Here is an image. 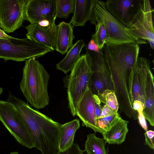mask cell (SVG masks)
<instances>
[{
  "label": "cell",
  "instance_id": "4fadbf2b",
  "mask_svg": "<svg viewBox=\"0 0 154 154\" xmlns=\"http://www.w3.org/2000/svg\"><path fill=\"white\" fill-rule=\"evenodd\" d=\"M143 88L145 107L143 113L145 118L152 126H154V76L150 67V61L143 57Z\"/></svg>",
  "mask_w": 154,
  "mask_h": 154
},
{
  "label": "cell",
  "instance_id": "7c38bea8",
  "mask_svg": "<svg viewBox=\"0 0 154 154\" xmlns=\"http://www.w3.org/2000/svg\"><path fill=\"white\" fill-rule=\"evenodd\" d=\"M94 94L88 87L80 100L76 115L82 122V125L101 134L105 131L100 128L96 122Z\"/></svg>",
  "mask_w": 154,
  "mask_h": 154
},
{
  "label": "cell",
  "instance_id": "1f68e13d",
  "mask_svg": "<svg viewBox=\"0 0 154 154\" xmlns=\"http://www.w3.org/2000/svg\"><path fill=\"white\" fill-rule=\"evenodd\" d=\"M38 23L40 26L43 27L47 26L51 24L48 21L46 20H42L39 22Z\"/></svg>",
  "mask_w": 154,
  "mask_h": 154
},
{
  "label": "cell",
  "instance_id": "5bb4252c",
  "mask_svg": "<svg viewBox=\"0 0 154 154\" xmlns=\"http://www.w3.org/2000/svg\"><path fill=\"white\" fill-rule=\"evenodd\" d=\"M25 28L27 38L54 50L57 32L55 23L46 27L41 26L37 23H31Z\"/></svg>",
  "mask_w": 154,
  "mask_h": 154
},
{
  "label": "cell",
  "instance_id": "7a4b0ae2",
  "mask_svg": "<svg viewBox=\"0 0 154 154\" xmlns=\"http://www.w3.org/2000/svg\"><path fill=\"white\" fill-rule=\"evenodd\" d=\"M49 78L48 72L35 58L26 61L20 88L31 106L36 109L43 108L49 104Z\"/></svg>",
  "mask_w": 154,
  "mask_h": 154
},
{
  "label": "cell",
  "instance_id": "83f0119b",
  "mask_svg": "<svg viewBox=\"0 0 154 154\" xmlns=\"http://www.w3.org/2000/svg\"><path fill=\"white\" fill-rule=\"evenodd\" d=\"M94 99L95 108V115L96 119L100 117L102 112L101 102L97 95L94 94Z\"/></svg>",
  "mask_w": 154,
  "mask_h": 154
},
{
  "label": "cell",
  "instance_id": "d6a6232c",
  "mask_svg": "<svg viewBox=\"0 0 154 154\" xmlns=\"http://www.w3.org/2000/svg\"><path fill=\"white\" fill-rule=\"evenodd\" d=\"M3 91V89L2 88L0 87V96Z\"/></svg>",
  "mask_w": 154,
  "mask_h": 154
},
{
  "label": "cell",
  "instance_id": "f546056e",
  "mask_svg": "<svg viewBox=\"0 0 154 154\" xmlns=\"http://www.w3.org/2000/svg\"><path fill=\"white\" fill-rule=\"evenodd\" d=\"M86 49L96 53H100L101 51L99 49L97 45L95 43L94 40L91 39L88 44L87 45H85Z\"/></svg>",
  "mask_w": 154,
  "mask_h": 154
},
{
  "label": "cell",
  "instance_id": "e0dca14e",
  "mask_svg": "<svg viewBox=\"0 0 154 154\" xmlns=\"http://www.w3.org/2000/svg\"><path fill=\"white\" fill-rule=\"evenodd\" d=\"M143 57L137 59L135 65L132 79L131 103H141L145 107V97L143 88Z\"/></svg>",
  "mask_w": 154,
  "mask_h": 154
},
{
  "label": "cell",
  "instance_id": "603a6c76",
  "mask_svg": "<svg viewBox=\"0 0 154 154\" xmlns=\"http://www.w3.org/2000/svg\"><path fill=\"white\" fill-rule=\"evenodd\" d=\"M56 17L66 19L74 13L76 0H55Z\"/></svg>",
  "mask_w": 154,
  "mask_h": 154
},
{
  "label": "cell",
  "instance_id": "8992f818",
  "mask_svg": "<svg viewBox=\"0 0 154 154\" xmlns=\"http://www.w3.org/2000/svg\"><path fill=\"white\" fill-rule=\"evenodd\" d=\"M99 19L105 24L106 33V43L113 44L137 43L125 30V26L119 21L108 11L105 2L97 0L94 6L91 20Z\"/></svg>",
  "mask_w": 154,
  "mask_h": 154
},
{
  "label": "cell",
  "instance_id": "d6986e66",
  "mask_svg": "<svg viewBox=\"0 0 154 154\" xmlns=\"http://www.w3.org/2000/svg\"><path fill=\"white\" fill-rule=\"evenodd\" d=\"M85 45L83 40L77 41L67 52L63 59L56 64L57 69L61 70L65 74L71 71L79 59L81 51Z\"/></svg>",
  "mask_w": 154,
  "mask_h": 154
},
{
  "label": "cell",
  "instance_id": "6da1fadb",
  "mask_svg": "<svg viewBox=\"0 0 154 154\" xmlns=\"http://www.w3.org/2000/svg\"><path fill=\"white\" fill-rule=\"evenodd\" d=\"M7 101L13 105L22 118L31 134L35 147L42 154H57L61 124L38 110L12 93Z\"/></svg>",
  "mask_w": 154,
  "mask_h": 154
},
{
  "label": "cell",
  "instance_id": "4316f807",
  "mask_svg": "<svg viewBox=\"0 0 154 154\" xmlns=\"http://www.w3.org/2000/svg\"><path fill=\"white\" fill-rule=\"evenodd\" d=\"M145 137V144L147 145L149 147L153 149H154V132L151 130L146 131L144 133Z\"/></svg>",
  "mask_w": 154,
  "mask_h": 154
},
{
  "label": "cell",
  "instance_id": "9a60e30c",
  "mask_svg": "<svg viewBox=\"0 0 154 154\" xmlns=\"http://www.w3.org/2000/svg\"><path fill=\"white\" fill-rule=\"evenodd\" d=\"M75 37L72 24L64 21L60 22L57 25L55 49L62 54H65L73 45Z\"/></svg>",
  "mask_w": 154,
  "mask_h": 154
},
{
  "label": "cell",
  "instance_id": "ba28073f",
  "mask_svg": "<svg viewBox=\"0 0 154 154\" xmlns=\"http://www.w3.org/2000/svg\"><path fill=\"white\" fill-rule=\"evenodd\" d=\"M28 0H0V26L8 33L19 28L25 20Z\"/></svg>",
  "mask_w": 154,
  "mask_h": 154
},
{
  "label": "cell",
  "instance_id": "d4e9b609",
  "mask_svg": "<svg viewBox=\"0 0 154 154\" xmlns=\"http://www.w3.org/2000/svg\"><path fill=\"white\" fill-rule=\"evenodd\" d=\"M120 116L118 112L103 116H100L96 119V122L100 128L105 131Z\"/></svg>",
  "mask_w": 154,
  "mask_h": 154
},
{
  "label": "cell",
  "instance_id": "2e32d148",
  "mask_svg": "<svg viewBox=\"0 0 154 154\" xmlns=\"http://www.w3.org/2000/svg\"><path fill=\"white\" fill-rule=\"evenodd\" d=\"M128 122L120 116L102 134L105 142L118 145L124 142L128 131Z\"/></svg>",
  "mask_w": 154,
  "mask_h": 154
},
{
  "label": "cell",
  "instance_id": "836d02e7",
  "mask_svg": "<svg viewBox=\"0 0 154 154\" xmlns=\"http://www.w3.org/2000/svg\"><path fill=\"white\" fill-rule=\"evenodd\" d=\"M10 154H19L17 152H11Z\"/></svg>",
  "mask_w": 154,
  "mask_h": 154
},
{
  "label": "cell",
  "instance_id": "30bf717a",
  "mask_svg": "<svg viewBox=\"0 0 154 154\" xmlns=\"http://www.w3.org/2000/svg\"><path fill=\"white\" fill-rule=\"evenodd\" d=\"M105 2L109 12L126 27L142 10L144 0H108Z\"/></svg>",
  "mask_w": 154,
  "mask_h": 154
},
{
  "label": "cell",
  "instance_id": "52a82bcc",
  "mask_svg": "<svg viewBox=\"0 0 154 154\" xmlns=\"http://www.w3.org/2000/svg\"><path fill=\"white\" fill-rule=\"evenodd\" d=\"M153 11L150 1L144 0L140 12L131 24L125 27L128 33L138 44H146L145 40L154 42Z\"/></svg>",
  "mask_w": 154,
  "mask_h": 154
},
{
  "label": "cell",
  "instance_id": "cb8c5ba5",
  "mask_svg": "<svg viewBox=\"0 0 154 154\" xmlns=\"http://www.w3.org/2000/svg\"><path fill=\"white\" fill-rule=\"evenodd\" d=\"M97 95L101 102L108 106L114 111L118 112L119 104L116 96L113 90H105Z\"/></svg>",
  "mask_w": 154,
  "mask_h": 154
},
{
  "label": "cell",
  "instance_id": "5b68a950",
  "mask_svg": "<svg viewBox=\"0 0 154 154\" xmlns=\"http://www.w3.org/2000/svg\"><path fill=\"white\" fill-rule=\"evenodd\" d=\"M0 121L16 140L31 149L35 147L31 134L26 123L10 103L0 100Z\"/></svg>",
  "mask_w": 154,
  "mask_h": 154
},
{
  "label": "cell",
  "instance_id": "9c48e42d",
  "mask_svg": "<svg viewBox=\"0 0 154 154\" xmlns=\"http://www.w3.org/2000/svg\"><path fill=\"white\" fill-rule=\"evenodd\" d=\"M88 51L91 58L93 71L88 87L96 95L106 89L113 90L108 66L101 51L98 53Z\"/></svg>",
  "mask_w": 154,
  "mask_h": 154
},
{
  "label": "cell",
  "instance_id": "3957f363",
  "mask_svg": "<svg viewBox=\"0 0 154 154\" xmlns=\"http://www.w3.org/2000/svg\"><path fill=\"white\" fill-rule=\"evenodd\" d=\"M71 71L63 79L67 88L68 107L73 116L76 115L79 103L88 86L93 71L91 56L87 49Z\"/></svg>",
  "mask_w": 154,
  "mask_h": 154
},
{
  "label": "cell",
  "instance_id": "277c9868",
  "mask_svg": "<svg viewBox=\"0 0 154 154\" xmlns=\"http://www.w3.org/2000/svg\"><path fill=\"white\" fill-rule=\"evenodd\" d=\"M53 51L50 48L27 38L19 39L11 37L9 39L0 38V58L5 60L26 61Z\"/></svg>",
  "mask_w": 154,
  "mask_h": 154
},
{
  "label": "cell",
  "instance_id": "44dd1931",
  "mask_svg": "<svg viewBox=\"0 0 154 154\" xmlns=\"http://www.w3.org/2000/svg\"><path fill=\"white\" fill-rule=\"evenodd\" d=\"M106 143L103 138L97 137L95 133H90L87 135L85 151L87 154H108Z\"/></svg>",
  "mask_w": 154,
  "mask_h": 154
},
{
  "label": "cell",
  "instance_id": "f1b7e54d",
  "mask_svg": "<svg viewBox=\"0 0 154 154\" xmlns=\"http://www.w3.org/2000/svg\"><path fill=\"white\" fill-rule=\"evenodd\" d=\"M138 119L140 125L146 131H148L147 125L142 111H137Z\"/></svg>",
  "mask_w": 154,
  "mask_h": 154
},
{
  "label": "cell",
  "instance_id": "484cf974",
  "mask_svg": "<svg viewBox=\"0 0 154 154\" xmlns=\"http://www.w3.org/2000/svg\"><path fill=\"white\" fill-rule=\"evenodd\" d=\"M84 151L80 149L78 144L73 143L69 147L64 150L59 151L57 154H84Z\"/></svg>",
  "mask_w": 154,
  "mask_h": 154
},
{
  "label": "cell",
  "instance_id": "ffe728a7",
  "mask_svg": "<svg viewBox=\"0 0 154 154\" xmlns=\"http://www.w3.org/2000/svg\"><path fill=\"white\" fill-rule=\"evenodd\" d=\"M80 127L79 120L77 119L61 125L59 132V151L64 150L73 144L75 134Z\"/></svg>",
  "mask_w": 154,
  "mask_h": 154
},
{
  "label": "cell",
  "instance_id": "8fae6325",
  "mask_svg": "<svg viewBox=\"0 0 154 154\" xmlns=\"http://www.w3.org/2000/svg\"><path fill=\"white\" fill-rule=\"evenodd\" d=\"M25 20L31 23L46 20L55 23V0H28L25 8Z\"/></svg>",
  "mask_w": 154,
  "mask_h": 154
},
{
  "label": "cell",
  "instance_id": "7402d4cb",
  "mask_svg": "<svg viewBox=\"0 0 154 154\" xmlns=\"http://www.w3.org/2000/svg\"><path fill=\"white\" fill-rule=\"evenodd\" d=\"M90 21L92 24L95 26V32L92 35L91 39L94 40L100 50L101 51L106 43L107 38L104 23L99 19H92Z\"/></svg>",
  "mask_w": 154,
  "mask_h": 154
},
{
  "label": "cell",
  "instance_id": "4dcf8cb0",
  "mask_svg": "<svg viewBox=\"0 0 154 154\" xmlns=\"http://www.w3.org/2000/svg\"><path fill=\"white\" fill-rule=\"evenodd\" d=\"M11 37V36L8 35L1 28L0 26V38L9 39Z\"/></svg>",
  "mask_w": 154,
  "mask_h": 154
},
{
  "label": "cell",
  "instance_id": "ac0fdd59",
  "mask_svg": "<svg viewBox=\"0 0 154 154\" xmlns=\"http://www.w3.org/2000/svg\"><path fill=\"white\" fill-rule=\"evenodd\" d=\"M97 0H76L74 14L70 23L75 26H84L90 20L93 8Z\"/></svg>",
  "mask_w": 154,
  "mask_h": 154
}]
</instances>
